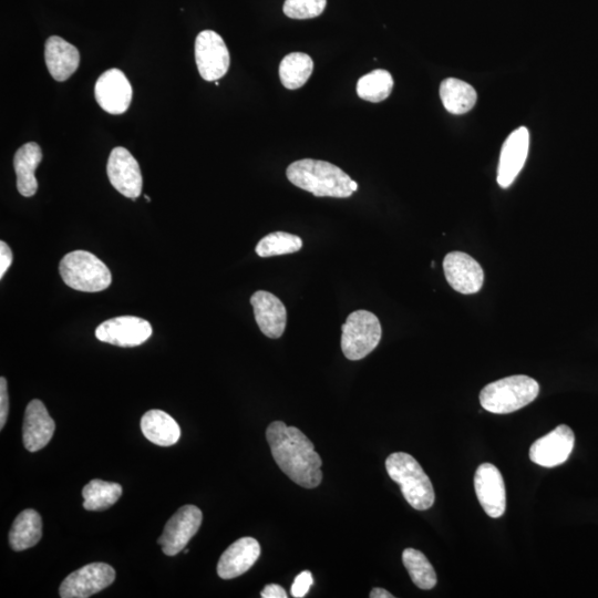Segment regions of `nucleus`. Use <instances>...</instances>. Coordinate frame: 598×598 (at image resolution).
I'll list each match as a JSON object with an SVG mask.
<instances>
[{
	"label": "nucleus",
	"mask_w": 598,
	"mask_h": 598,
	"mask_svg": "<svg viewBox=\"0 0 598 598\" xmlns=\"http://www.w3.org/2000/svg\"><path fill=\"white\" fill-rule=\"evenodd\" d=\"M266 438L277 466L288 478L307 489L317 488L321 484L322 458L313 442L301 430L275 421L268 426Z\"/></svg>",
	"instance_id": "f257e3e1"
},
{
	"label": "nucleus",
	"mask_w": 598,
	"mask_h": 598,
	"mask_svg": "<svg viewBox=\"0 0 598 598\" xmlns=\"http://www.w3.org/2000/svg\"><path fill=\"white\" fill-rule=\"evenodd\" d=\"M295 187L313 193L317 198L346 199L352 197V179L334 164L313 159L299 160L286 171Z\"/></svg>",
	"instance_id": "f03ea898"
},
{
	"label": "nucleus",
	"mask_w": 598,
	"mask_h": 598,
	"mask_svg": "<svg viewBox=\"0 0 598 598\" xmlns=\"http://www.w3.org/2000/svg\"><path fill=\"white\" fill-rule=\"evenodd\" d=\"M389 477L399 484L402 496L412 508L426 511L435 503L432 483L419 462L405 452H395L386 460Z\"/></svg>",
	"instance_id": "7ed1b4c3"
},
{
	"label": "nucleus",
	"mask_w": 598,
	"mask_h": 598,
	"mask_svg": "<svg viewBox=\"0 0 598 598\" xmlns=\"http://www.w3.org/2000/svg\"><path fill=\"white\" fill-rule=\"evenodd\" d=\"M540 394L538 381L518 375L494 381L480 394L483 409L492 414L508 415L531 404Z\"/></svg>",
	"instance_id": "20e7f679"
},
{
	"label": "nucleus",
	"mask_w": 598,
	"mask_h": 598,
	"mask_svg": "<svg viewBox=\"0 0 598 598\" xmlns=\"http://www.w3.org/2000/svg\"><path fill=\"white\" fill-rule=\"evenodd\" d=\"M59 272L65 284L79 292L98 293L107 290L112 283L108 266L87 251L65 255L60 262Z\"/></svg>",
	"instance_id": "39448f33"
},
{
	"label": "nucleus",
	"mask_w": 598,
	"mask_h": 598,
	"mask_svg": "<svg viewBox=\"0 0 598 598\" xmlns=\"http://www.w3.org/2000/svg\"><path fill=\"white\" fill-rule=\"evenodd\" d=\"M342 331L343 353L354 362L374 352L383 334L378 317L364 309L350 314Z\"/></svg>",
	"instance_id": "423d86ee"
},
{
	"label": "nucleus",
	"mask_w": 598,
	"mask_h": 598,
	"mask_svg": "<svg viewBox=\"0 0 598 598\" xmlns=\"http://www.w3.org/2000/svg\"><path fill=\"white\" fill-rule=\"evenodd\" d=\"M195 61L206 81H216L228 74L231 59L223 38L213 30L200 33L195 40Z\"/></svg>",
	"instance_id": "0eeeda50"
},
{
	"label": "nucleus",
	"mask_w": 598,
	"mask_h": 598,
	"mask_svg": "<svg viewBox=\"0 0 598 598\" xmlns=\"http://www.w3.org/2000/svg\"><path fill=\"white\" fill-rule=\"evenodd\" d=\"M116 580V571L106 563H91L68 575L60 585L63 598H87L107 589Z\"/></svg>",
	"instance_id": "6e6552de"
},
{
	"label": "nucleus",
	"mask_w": 598,
	"mask_h": 598,
	"mask_svg": "<svg viewBox=\"0 0 598 598\" xmlns=\"http://www.w3.org/2000/svg\"><path fill=\"white\" fill-rule=\"evenodd\" d=\"M202 511L195 505H184L164 527L158 543L162 552L174 556L184 551L195 534L201 528Z\"/></svg>",
	"instance_id": "1a4fd4ad"
},
{
	"label": "nucleus",
	"mask_w": 598,
	"mask_h": 598,
	"mask_svg": "<svg viewBox=\"0 0 598 598\" xmlns=\"http://www.w3.org/2000/svg\"><path fill=\"white\" fill-rule=\"evenodd\" d=\"M151 335V324L146 319L134 316L111 318L96 329V337L100 342L125 348L140 346Z\"/></svg>",
	"instance_id": "9d476101"
},
{
	"label": "nucleus",
	"mask_w": 598,
	"mask_h": 598,
	"mask_svg": "<svg viewBox=\"0 0 598 598\" xmlns=\"http://www.w3.org/2000/svg\"><path fill=\"white\" fill-rule=\"evenodd\" d=\"M112 187L126 198L136 201L142 192L143 179L139 163L125 148L117 147L110 153L107 166Z\"/></svg>",
	"instance_id": "9b49d317"
},
{
	"label": "nucleus",
	"mask_w": 598,
	"mask_h": 598,
	"mask_svg": "<svg viewBox=\"0 0 598 598\" xmlns=\"http://www.w3.org/2000/svg\"><path fill=\"white\" fill-rule=\"evenodd\" d=\"M574 445V432L570 427L561 425L533 443L530 459L541 467L555 468L570 458Z\"/></svg>",
	"instance_id": "f8f14e48"
},
{
	"label": "nucleus",
	"mask_w": 598,
	"mask_h": 598,
	"mask_svg": "<svg viewBox=\"0 0 598 598\" xmlns=\"http://www.w3.org/2000/svg\"><path fill=\"white\" fill-rule=\"evenodd\" d=\"M474 489L484 512L493 519L501 518L507 510V492L500 470L483 463L474 476Z\"/></svg>",
	"instance_id": "ddd939ff"
},
{
	"label": "nucleus",
	"mask_w": 598,
	"mask_h": 598,
	"mask_svg": "<svg viewBox=\"0 0 598 598\" xmlns=\"http://www.w3.org/2000/svg\"><path fill=\"white\" fill-rule=\"evenodd\" d=\"M95 97L103 110L111 115H122L131 105L132 87L121 70L110 69L99 77Z\"/></svg>",
	"instance_id": "4468645a"
},
{
	"label": "nucleus",
	"mask_w": 598,
	"mask_h": 598,
	"mask_svg": "<svg viewBox=\"0 0 598 598\" xmlns=\"http://www.w3.org/2000/svg\"><path fill=\"white\" fill-rule=\"evenodd\" d=\"M443 270L449 285L461 294H476L483 286L481 265L466 253H449L443 261Z\"/></svg>",
	"instance_id": "2eb2a0df"
},
{
	"label": "nucleus",
	"mask_w": 598,
	"mask_h": 598,
	"mask_svg": "<svg viewBox=\"0 0 598 598\" xmlns=\"http://www.w3.org/2000/svg\"><path fill=\"white\" fill-rule=\"evenodd\" d=\"M530 133L527 128H519L505 140L498 169V183L502 189L511 187L528 159Z\"/></svg>",
	"instance_id": "dca6fc26"
},
{
	"label": "nucleus",
	"mask_w": 598,
	"mask_h": 598,
	"mask_svg": "<svg viewBox=\"0 0 598 598\" xmlns=\"http://www.w3.org/2000/svg\"><path fill=\"white\" fill-rule=\"evenodd\" d=\"M56 430L53 418L48 414L43 401L35 399L29 402L25 411L23 440L25 448L37 452L45 448Z\"/></svg>",
	"instance_id": "f3484780"
},
{
	"label": "nucleus",
	"mask_w": 598,
	"mask_h": 598,
	"mask_svg": "<svg viewBox=\"0 0 598 598\" xmlns=\"http://www.w3.org/2000/svg\"><path fill=\"white\" fill-rule=\"evenodd\" d=\"M251 304L257 325L268 338L283 336L287 323V312L280 298L265 291L256 292L251 297Z\"/></svg>",
	"instance_id": "a211bd4d"
},
{
	"label": "nucleus",
	"mask_w": 598,
	"mask_h": 598,
	"mask_svg": "<svg viewBox=\"0 0 598 598\" xmlns=\"http://www.w3.org/2000/svg\"><path fill=\"white\" fill-rule=\"evenodd\" d=\"M261 545L253 538L235 541L226 550L218 564V574L223 580H232L249 571L259 560Z\"/></svg>",
	"instance_id": "6ab92c4d"
},
{
	"label": "nucleus",
	"mask_w": 598,
	"mask_h": 598,
	"mask_svg": "<svg viewBox=\"0 0 598 598\" xmlns=\"http://www.w3.org/2000/svg\"><path fill=\"white\" fill-rule=\"evenodd\" d=\"M45 59L50 75L59 82L66 81L74 75L80 64L79 50L58 36L47 39Z\"/></svg>",
	"instance_id": "aec40b11"
},
{
	"label": "nucleus",
	"mask_w": 598,
	"mask_h": 598,
	"mask_svg": "<svg viewBox=\"0 0 598 598\" xmlns=\"http://www.w3.org/2000/svg\"><path fill=\"white\" fill-rule=\"evenodd\" d=\"M43 160V152L36 142H29L20 147L14 158L17 175V189L25 198L34 197L38 190L35 172Z\"/></svg>",
	"instance_id": "412c9836"
},
{
	"label": "nucleus",
	"mask_w": 598,
	"mask_h": 598,
	"mask_svg": "<svg viewBox=\"0 0 598 598\" xmlns=\"http://www.w3.org/2000/svg\"><path fill=\"white\" fill-rule=\"evenodd\" d=\"M141 430L144 437L160 447L173 446L181 437L178 422L162 410H150L144 414Z\"/></svg>",
	"instance_id": "4be33fe9"
},
{
	"label": "nucleus",
	"mask_w": 598,
	"mask_h": 598,
	"mask_svg": "<svg viewBox=\"0 0 598 598\" xmlns=\"http://www.w3.org/2000/svg\"><path fill=\"white\" fill-rule=\"evenodd\" d=\"M43 535V521L35 510L28 509L18 515L9 532V543L14 551L33 548Z\"/></svg>",
	"instance_id": "5701e85b"
},
{
	"label": "nucleus",
	"mask_w": 598,
	"mask_h": 598,
	"mask_svg": "<svg viewBox=\"0 0 598 598\" xmlns=\"http://www.w3.org/2000/svg\"><path fill=\"white\" fill-rule=\"evenodd\" d=\"M440 97L443 106L452 115H465L476 106L478 95L474 88L467 82L449 78L440 86Z\"/></svg>",
	"instance_id": "b1692460"
},
{
	"label": "nucleus",
	"mask_w": 598,
	"mask_h": 598,
	"mask_svg": "<svg viewBox=\"0 0 598 598\" xmlns=\"http://www.w3.org/2000/svg\"><path fill=\"white\" fill-rule=\"evenodd\" d=\"M314 70V61L302 53L287 55L280 65V78L286 89L296 90L302 88Z\"/></svg>",
	"instance_id": "393cba45"
},
{
	"label": "nucleus",
	"mask_w": 598,
	"mask_h": 598,
	"mask_svg": "<svg viewBox=\"0 0 598 598\" xmlns=\"http://www.w3.org/2000/svg\"><path fill=\"white\" fill-rule=\"evenodd\" d=\"M122 496V487L115 482L92 480L82 490L84 508L87 511H105L117 503Z\"/></svg>",
	"instance_id": "a878e982"
},
{
	"label": "nucleus",
	"mask_w": 598,
	"mask_h": 598,
	"mask_svg": "<svg viewBox=\"0 0 598 598\" xmlns=\"http://www.w3.org/2000/svg\"><path fill=\"white\" fill-rule=\"evenodd\" d=\"M393 88L394 79L390 72L377 69L358 80L357 95L365 101L378 103L386 100Z\"/></svg>",
	"instance_id": "bb28decb"
},
{
	"label": "nucleus",
	"mask_w": 598,
	"mask_h": 598,
	"mask_svg": "<svg viewBox=\"0 0 598 598\" xmlns=\"http://www.w3.org/2000/svg\"><path fill=\"white\" fill-rule=\"evenodd\" d=\"M402 562L412 582L421 590H431L437 584V574L424 553L415 549H406L402 553Z\"/></svg>",
	"instance_id": "cd10ccee"
},
{
	"label": "nucleus",
	"mask_w": 598,
	"mask_h": 598,
	"mask_svg": "<svg viewBox=\"0 0 598 598\" xmlns=\"http://www.w3.org/2000/svg\"><path fill=\"white\" fill-rule=\"evenodd\" d=\"M302 247L301 237L285 232H275L263 237L255 251L261 257H272L293 254L301 251Z\"/></svg>",
	"instance_id": "c85d7f7f"
},
{
	"label": "nucleus",
	"mask_w": 598,
	"mask_h": 598,
	"mask_svg": "<svg viewBox=\"0 0 598 598\" xmlns=\"http://www.w3.org/2000/svg\"><path fill=\"white\" fill-rule=\"evenodd\" d=\"M327 0H285L283 12L292 19H313L321 16Z\"/></svg>",
	"instance_id": "c756f323"
},
{
	"label": "nucleus",
	"mask_w": 598,
	"mask_h": 598,
	"mask_svg": "<svg viewBox=\"0 0 598 598\" xmlns=\"http://www.w3.org/2000/svg\"><path fill=\"white\" fill-rule=\"evenodd\" d=\"M314 584L313 575L309 571H304L296 576V579L292 585L291 593L295 598H302L307 595L309 589Z\"/></svg>",
	"instance_id": "7c9ffc66"
},
{
	"label": "nucleus",
	"mask_w": 598,
	"mask_h": 598,
	"mask_svg": "<svg viewBox=\"0 0 598 598\" xmlns=\"http://www.w3.org/2000/svg\"><path fill=\"white\" fill-rule=\"evenodd\" d=\"M9 414V396L7 380L0 378V429H4Z\"/></svg>",
	"instance_id": "2f4dec72"
},
{
	"label": "nucleus",
	"mask_w": 598,
	"mask_h": 598,
	"mask_svg": "<svg viewBox=\"0 0 598 598\" xmlns=\"http://www.w3.org/2000/svg\"><path fill=\"white\" fill-rule=\"evenodd\" d=\"M13 252L4 241L0 242V278H3L13 263Z\"/></svg>",
	"instance_id": "473e14b6"
},
{
	"label": "nucleus",
	"mask_w": 598,
	"mask_h": 598,
	"mask_svg": "<svg viewBox=\"0 0 598 598\" xmlns=\"http://www.w3.org/2000/svg\"><path fill=\"white\" fill-rule=\"evenodd\" d=\"M263 598H287L288 595L281 585L270 584L266 585L262 591Z\"/></svg>",
	"instance_id": "72a5a7b5"
},
{
	"label": "nucleus",
	"mask_w": 598,
	"mask_h": 598,
	"mask_svg": "<svg viewBox=\"0 0 598 598\" xmlns=\"http://www.w3.org/2000/svg\"><path fill=\"white\" fill-rule=\"evenodd\" d=\"M371 598H394L393 594H390L388 591L384 589H380V587H376L373 591L370 592L369 595Z\"/></svg>",
	"instance_id": "f704fd0d"
},
{
	"label": "nucleus",
	"mask_w": 598,
	"mask_h": 598,
	"mask_svg": "<svg viewBox=\"0 0 598 598\" xmlns=\"http://www.w3.org/2000/svg\"><path fill=\"white\" fill-rule=\"evenodd\" d=\"M352 189L354 192H356L358 189V184L355 181H352Z\"/></svg>",
	"instance_id": "c9c22d12"
}]
</instances>
